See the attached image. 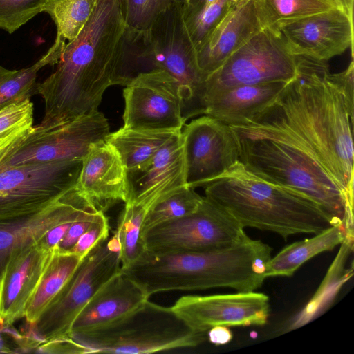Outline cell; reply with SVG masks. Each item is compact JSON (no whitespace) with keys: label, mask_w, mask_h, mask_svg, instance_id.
<instances>
[{"label":"cell","mask_w":354,"mask_h":354,"mask_svg":"<svg viewBox=\"0 0 354 354\" xmlns=\"http://www.w3.org/2000/svg\"><path fill=\"white\" fill-rule=\"evenodd\" d=\"M103 214V212L97 210L89 216L73 222L59 243V249L71 251L79 238Z\"/></svg>","instance_id":"cell-35"},{"label":"cell","mask_w":354,"mask_h":354,"mask_svg":"<svg viewBox=\"0 0 354 354\" xmlns=\"http://www.w3.org/2000/svg\"><path fill=\"white\" fill-rule=\"evenodd\" d=\"M3 330L0 326V353H13L15 351L12 347H10V345L5 341L4 337L3 336Z\"/></svg>","instance_id":"cell-40"},{"label":"cell","mask_w":354,"mask_h":354,"mask_svg":"<svg viewBox=\"0 0 354 354\" xmlns=\"http://www.w3.org/2000/svg\"><path fill=\"white\" fill-rule=\"evenodd\" d=\"M125 27L120 0H97L81 32L64 48L55 71L37 83V94L45 104L38 126L97 110L106 88L118 84Z\"/></svg>","instance_id":"cell-1"},{"label":"cell","mask_w":354,"mask_h":354,"mask_svg":"<svg viewBox=\"0 0 354 354\" xmlns=\"http://www.w3.org/2000/svg\"><path fill=\"white\" fill-rule=\"evenodd\" d=\"M215 0H185L183 5V14L196 12Z\"/></svg>","instance_id":"cell-39"},{"label":"cell","mask_w":354,"mask_h":354,"mask_svg":"<svg viewBox=\"0 0 354 354\" xmlns=\"http://www.w3.org/2000/svg\"><path fill=\"white\" fill-rule=\"evenodd\" d=\"M97 210L74 187L40 210L0 218V281L15 253L38 243L52 227L84 218Z\"/></svg>","instance_id":"cell-15"},{"label":"cell","mask_w":354,"mask_h":354,"mask_svg":"<svg viewBox=\"0 0 354 354\" xmlns=\"http://www.w3.org/2000/svg\"><path fill=\"white\" fill-rule=\"evenodd\" d=\"M248 236L238 221L205 196L194 212L141 234L145 252L152 254L227 248Z\"/></svg>","instance_id":"cell-8"},{"label":"cell","mask_w":354,"mask_h":354,"mask_svg":"<svg viewBox=\"0 0 354 354\" xmlns=\"http://www.w3.org/2000/svg\"><path fill=\"white\" fill-rule=\"evenodd\" d=\"M33 109L30 99L0 109V168L31 132Z\"/></svg>","instance_id":"cell-28"},{"label":"cell","mask_w":354,"mask_h":354,"mask_svg":"<svg viewBox=\"0 0 354 354\" xmlns=\"http://www.w3.org/2000/svg\"><path fill=\"white\" fill-rule=\"evenodd\" d=\"M70 336L88 353L145 354L197 346L207 333L193 330L171 307L149 299L109 325Z\"/></svg>","instance_id":"cell-5"},{"label":"cell","mask_w":354,"mask_h":354,"mask_svg":"<svg viewBox=\"0 0 354 354\" xmlns=\"http://www.w3.org/2000/svg\"><path fill=\"white\" fill-rule=\"evenodd\" d=\"M287 82H272L228 89L205 101L203 115L228 126L241 124L272 102Z\"/></svg>","instance_id":"cell-21"},{"label":"cell","mask_w":354,"mask_h":354,"mask_svg":"<svg viewBox=\"0 0 354 354\" xmlns=\"http://www.w3.org/2000/svg\"><path fill=\"white\" fill-rule=\"evenodd\" d=\"M296 71L297 57L289 52L277 32L263 28L207 76L203 106L205 100L228 89L272 82H287Z\"/></svg>","instance_id":"cell-7"},{"label":"cell","mask_w":354,"mask_h":354,"mask_svg":"<svg viewBox=\"0 0 354 354\" xmlns=\"http://www.w3.org/2000/svg\"><path fill=\"white\" fill-rule=\"evenodd\" d=\"M123 95L124 128L181 130L185 125L178 83L164 71L138 74Z\"/></svg>","instance_id":"cell-12"},{"label":"cell","mask_w":354,"mask_h":354,"mask_svg":"<svg viewBox=\"0 0 354 354\" xmlns=\"http://www.w3.org/2000/svg\"><path fill=\"white\" fill-rule=\"evenodd\" d=\"M348 236L342 224L333 225L310 239L294 242L283 248L269 261L266 277H290L315 256L333 250Z\"/></svg>","instance_id":"cell-23"},{"label":"cell","mask_w":354,"mask_h":354,"mask_svg":"<svg viewBox=\"0 0 354 354\" xmlns=\"http://www.w3.org/2000/svg\"><path fill=\"white\" fill-rule=\"evenodd\" d=\"M73 222L63 223L52 227L39 242L48 248H53L59 244Z\"/></svg>","instance_id":"cell-37"},{"label":"cell","mask_w":354,"mask_h":354,"mask_svg":"<svg viewBox=\"0 0 354 354\" xmlns=\"http://www.w3.org/2000/svg\"><path fill=\"white\" fill-rule=\"evenodd\" d=\"M171 307L191 329L204 333L217 326H263L270 313L268 296L255 291L185 295Z\"/></svg>","instance_id":"cell-13"},{"label":"cell","mask_w":354,"mask_h":354,"mask_svg":"<svg viewBox=\"0 0 354 354\" xmlns=\"http://www.w3.org/2000/svg\"><path fill=\"white\" fill-rule=\"evenodd\" d=\"M187 186L204 187L239 161V147L230 126L204 115L181 130Z\"/></svg>","instance_id":"cell-11"},{"label":"cell","mask_w":354,"mask_h":354,"mask_svg":"<svg viewBox=\"0 0 354 354\" xmlns=\"http://www.w3.org/2000/svg\"><path fill=\"white\" fill-rule=\"evenodd\" d=\"M66 44L56 37L48 52L28 68L8 70L0 66V109L37 94V72L46 65L57 64Z\"/></svg>","instance_id":"cell-25"},{"label":"cell","mask_w":354,"mask_h":354,"mask_svg":"<svg viewBox=\"0 0 354 354\" xmlns=\"http://www.w3.org/2000/svg\"><path fill=\"white\" fill-rule=\"evenodd\" d=\"M182 130V129H181ZM181 130H156L122 127L106 140L119 153L128 178L142 172L158 151Z\"/></svg>","instance_id":"cell-22"},{"label":"cell","mask_w":354,"mask_h":354,"mask_svg":"<svg viewBox=\"0 0 354 354\" xmlns=\"http://www.w3.org/2000/svg\"><path fill=\"white\" fill-rule=\"evenodd\" d=\"M110 133L106 118L98 110L52 127L36 125L0 169L27 163L82 160L93 144L106 140Z\"/></svg>","instance_id":"cell-10"},{"label":"cell","mask_w":354,"mask_h":354,"mask_svg":"<svg viewBox=\"0 0 354 354\" xmlns=\"http://www.w3.org/2000/svg\"><path fill=\"white\" fill-rule=\"evenodd\" d=\"M205 196L243 227L279 234H316L334 224L313 201L254 175L239 162L204 186Z\"/></svg>","instance_id":"cell-3"},{"label":"cell","mask_w":354,"mask_h":354,"mask_svg":"<svg viewBox=\"0 0 354 354\" xmlns=\"http://www.w3.org/2000/svg\"><path fill=\"white\" fill-rule=\"evenodd\" d=\"M75 188L103 212L116 203L129 201L127 171L116 149L106 140L93 144L82 158Z\"/></svg>","instance_id":"cell-16"},{"label":"cell","mask_w":354,"mask_h":354,"mask_svg":"<svg viewBox=\"0 0 354 354\" xmlns=\"http://www.w3.org/2000/svg\"><path fill=\"white\" fill-rule=\"evenodd\" d=\"M128 178V202L141 204L149 210L165 197L187 185L181 131L158 151L142 172Z\"/></svg>","instance_id":"cell-19"},{"label":"cell","mask_w":354,"mask_h":354,"mask_svg":"<svg viewBox=\"0 0 354 354\" xmlns=\"http://www.w3.org/2000/svg\"><path fill=\"white\" fill-rule=\"evenodd\" d=\"M262 29L252 0H240L196 50L198 67L208 76Z\"/></svg>","instance_id":"cell-20"},{"label":"cell","mask_w":354,"mask_h":354,"mask_svg":"<svg viewBox=\"0 0 354 354\" xmlns=\"http://www.w3.org/2000/svg\"><path fill=\"white\" fill-rule=\"evenodd\" d=\"M272 248L248 236L227 248L165 254L145 252L122 272L152 295L229 288L252 292L267 278Z\"/></svg>","instance_id":"cell-2"},{"label":"cell","mask_w":354,"mask_h":354,"mask_svg":"<svg viewBox=\"0 0 354 354\" xmlns=\"http://www.w3.org/2000/svg\"><path fill=\"white\" fill-rule=\"evenodd\" d=\"M55 247L48 248L38 242L12 257L0 281V324L12 325L24 317Z\"/></svg>","instance_id":"cell-17"},{"label":"cell","mask_w":354,"mask_h":354,"mask_svg":"<svg viewBox=\"0 0 354 354\" xmlns=\"http://www.w3.org/2000/svg\"><path fill=\"white\" fill-rule=\"evenodd\" d=\"M342 5L344 10L351 16H353V1L354 0H338Z\"/></svg>","instance_id":"cell-41"},{"label":"cell","mask_w":354,"mask_h":354,"mask_svg":"<svg viewBox=\"0 0 354 354\" xmlns=\"http://www.w3.org/2000/svg\"><path fill=\"white\" fill-rule=\"evenodd\" d=\"M240 0H215L200 10L183 14L189 35L196 50Z\"/></svg>","instance_id":"cell-31"},{"label":"cell","mask_w":354,"mask_h":354,"mask_svg":"<svg viewBox=\"0 0 354 354\" xmlns=\"http://www.w3.org/2000/svg\"><path fill=\"white\" fill-rule=\"evenodd\" d=\"M203 196L187 185L172 192L156 203L144 220L141 234L158 224L178 219L194 212L200 205Z\"/></svg>","instance_id":"cell-30"},{"label":"cell","mask_w":354,"mask_h":354,"mask_svg":"<svg viewBox=\"0 0 354 354\" xmlns=\"http://www.w3.org/2000/svg\"><path fill=\"white\" fill-rule=\"evenodd\" d=\"M185 0H120L125 30L147 32L159 14Z\"/></svg>","instance_id":"cell-32"},{"label":"cell","mask_w":354,"mask_h":354,"mask_svg":"<svg viewBox=\"0 0 354 354\" xmlns=\"http://www.w3.org/2000/svg\"><path fill=\"white\" fill-rule=\"evenodd\" d=\"M252 1L262 28H268L277 33L279 26L284 24L319 12L343 8L338 0H252Z\"/></svg>","instance_id":"cell-26"},{"label":"cell","mask_w":354,"mask_h":354,"mask_svg":"<svg viewBox=\"0 0 354 354\" xmlns=\"http://www.w3.org/2000/svg\"><path fill=\"white\" fill-rule=\"evenodd\" d=\"M353 16L343 8L314 14L279 26L289 52L327 62L351 48L353 58Z\"/></svg>","instance_id":"cell-14"},{"label":"cell","mask_w":354,"mask_h":354,"mask_svg":"<svg viewBox=\"0 0 354 354\" xmlns=\"http://www.w3.org/2000/svg\"><path fill=\"white\" fill-rule=\"evenodd\" d=\"M82 160L27 163L0 169V218L40 210L73 189Z\"/></svg>","instance_id":"cell-9"},{"label":"cell","mask_w":354,"mask_h":354,"mask_svg":"<svg viewBox=\"0 0 354 354\" xmlns=\"http://www.w3.org/2000/svg\"><path fill=\"white\" fill-rule=\"evenodd\" d=\"M122 269L120 245L113 235L101 241L83 259L70 279L34 324L28 337L39 346L70 336L71 326L93 295ZM37 346V347H38Z\"/></svg>","instance_id":"cell-6"},{"label":"cell","mask_w":354,"mask_h":354,"mask_svg":"<svg viewBox=\"0 0 354 354\" xmlns=\"http://www.w3.org/2000/svg\"><path fill=\"white\" fill-rule=\"evenodd\" d=\"M84 258L72 251L61 250L58 245L55 247L28 303L24 316L28 324H34L37 320L70 279Z\"/></svg>","instance_id":"cell-24"},{"label":"cell","mask_w":354,"mask_h":354,"mask_svg":"<svg viewBox=\"0 0 354 354\" xmlns=\"http://www.w3.org/2000/svg\"><path fill=\"white\" fill-rule=\"evenodd\" d=\"M353 238L346 237L340 244L339 251L322 281V284L295 322L290 326V329L301 327L315 318L328 305L331 298L338 292L341 285L350 277L349 272L352 270L349 271V269H346L345 266L347 258L353 252Z\"/></svg>","instance_id":"cell-27"},{"label":"cell","mask_w":354,"mask_h":354,"mask_svg":"<svg viewBox=\"0 0 354 354\" xmlns=\"http://www.w3.org/2000/svg\"><path fill=\"white\" fill-rule=\"evenodd\" d=\"M37 352L43 353H88V349L71 336L57 337L41 344Z\"/></svg>","instance_id":"cell-36"},{"label":"cell","mask_w":354,"mask_h":354,"mask_svg":"<svg viewBox=\"0 0 354 354\" xmlns=\"http://www.w3.org/2000/svg\"><path fill=\"white\" fill-rule=\"evenodd\" d=\"M97 0H48L42 8L53 20L57 36L73 40L89 19Z\"/></svg>","instance_id":"cell-29"},{"label":"cell","mask_w":354,"mask_h":354,"mask_svg":"<svg viewBox=\"0 0 354 354\" xmlns=\"http://www.w3.org/2000/svg\"><path fill=\"white\" fill-rule=\"evenodd\" d=\"M48 0H0V28L12 34L39 12Z\"/></svg>","instance_id":"cell-33"},{"label":"cell","mask_w":354,"mask_h":354,"mask_svg":"<svg viewBox=\"0 0 354 354\" xmlns=\"http://www.w3.org/2000/svg\"><path fill=\"white\" fill-rule=\"evenodd\" d=\"M232 333L227 326H217L207 331V339L216 345H224L232 339Z\"/></svg>","instance_id":"cell-38"},{"label":"cell","mask_w":354,"mask_h":354,"mask_svg":"<svg viewBox=\"0 0 354 354\" xmlns=\"http://www.w3.org/2000/svg\"><path fill=\"white\" fill-rule=\"evenodd\" d=\"M149 297L139 284L120 271L80 312L71 326L70 335L109 325L138 308Z\"/></svg>","instance_id":"cell-18"},{"label":"cell","mask_w":354,"mask_h":354,"mask_svg":"<svg viewBox=\"0 0 354 354\" xmlns=\"http://www.w3.org/2000/svg\"><path fill=\"white\" fill-rule=\"evenodd\" d=\"M109 225L103 214L79 238L71 251L85 257L98 243L109 238Z\"/></svg>","instance_id":"cell-34"},{"label":"cell","mask_w":354,"mask_h":354,"mask_svg":"<svg viewBox=\"0 0 354 354\" xmlns=\"http://www.w3.org/2000/svg\"><path fill=\"white\" fill-rule=\"evenodd\" d=\"M157 70L167 72L178 83L185 122L203 114L207 75L198 67L183 5L159 14L145 32L124 30L118 84L126 86L138 74Z\"/></svg>","instance_id":"cell-4"}]
</instances>
